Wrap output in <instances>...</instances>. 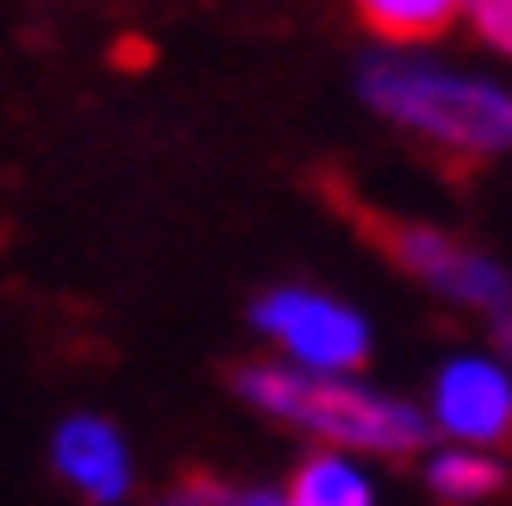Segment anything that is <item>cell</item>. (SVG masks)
I'll use <instances>...</instances> for the list:
<instances>
[{
    "mask_svg": "<svg viewBox=\"0 0 512 506\" xmlns=\"http://www.w3.org/2000/svg\"><path fill=\"white\" fill-rule=\"evenodd\" d=\"M363 100L450 157H506L512 150V94L481 75H456L413 57H369Z\"/></svg>",
    "mask_w": 512,
    "mask_h": 506,
    "instance_id": "cell-1",
    "label": "cell"
},
{
    "mask_svg": "<svg viewBox=\"0 0 512 506\" xmlns=\"http://www.w3.org/2000/svg\"><path fill=\"white\" fill-rule=\"evenodd\" d=\"M232 388L263 407L269 419H288L300 432H313L325 444L344 450H369V457H413L431 438V419H419L406 400L369 394L344 382V375H306V369H275V363H250L232 375Z\"/></svg>",
    "mask_w": 512,
    "mask_h": 506,
    "instance_id": "cell-2",
    "label": "cell"
},
{
    "mask_svg": "<svg viewBox=\"0 0 512 506\" xmlns=\"http://www.w3.org/2000/svg\"><path fill=\"white\" fill-rule=\"evenodd\" d=\"M363 225H369V238L388 250V257L413 275V282H425L431 294H444V300H456V307L481 313L488 325H506L512 319V275L494 257H481L475 244L438 232V225H419V219L363 213Z\"/></svg>",
    "mask_w": 512,
    "mask_h": 506,
    "instance_id": "cell-3",
    "label": "cell"
},
{
    "mask_svg": "<svg viewBox=\"0 0 512 506\" xmlns=\"http://www.w3.org/2000/svg\"><path fill=\"white\" fill-rule=\"evenodd\" d=\"M256 332H269L306 375L363 369V357H369V325L350 307H338L331 294H313V288L263 294L256 300Z\"/></svg>",
    "mask_w": 512,
    "mask_h": 506,
    "instance_id": "cell-4",
    "label": "cell"
},
{
    "mask_svg": "<svg viewBox=\"0 0 512 506\" xmlns=\"http://www.w3.org/2000/svg\"><path fill=\"white\" fill-rule=\"evenodd\" d=\"M431 419L444 425L456 444H512V382L500 363L456 357L438 375L431 394Z\"/></svg>",
    "mask_w": 512,
    "mask_h": 506,
    "instance_id": "cell-5",
    "label": "cell"
},
{
    "mask_svg": "<svg viewBox=\"0 0 512 506\" xmlns=\"http://www.w3.org/2000/svg\"><path fill=\"white\" fill-rule=\"evenodd\" d=\"M50 457H57V475L94 506H119L132 494V457H125V438L113 432L107 419L94 413H75L57 444H50Z\"/></svg>",
    "mask_w": 512,
    "mask_h": 506,
    "instance_id": "cell-6",
    "label": "cell"
},
{
    "mask_svg": "<svg viewBox=\"0 0 512 506\" xmlns=\"http://www.w3.org/2000/svg\"><path fill=\"white\" fill-rule=\"evenodd\" d=\"M356 13L375 38H394V44H419V38H438L450 32V19L463 13L456 0H356Z\"/></svg>",
    "mask_w": 512,
    "mask_h": 506,
    "instance_id": "cell-7",
    "label": "cell"
},
{
    "mask_svg": "<svg viewBox=\"0 0 512 506\" xmlns=\"http://www.w3.org/2000/svg\"><path fill=\"white\" fill-rule=\"evenodd\" d=\"M288 506H375V494H369V482H363V475H356L344 457L319 450V457H306V463L294 469Z\"/></svg>",
    "mask_w": 512,
    "mask_h": 506,
    "instance_id": "cell-8",
    "label": "cell"
},
{
    "mask_svg": "<svg viewBox=\"0 0 512 506\" xmlns=\"http://www.w3.org/2000/svg\"><path fill=\"white\" fill-rule=\"evenodd\" d=\"M425 482H431L438 500L469 506V500H494L506 488V469L494 457H481V450H444V457L425 463Z\"/></svg>",
    "mask_w": 512,
    "mask_h": 506,
    "instance_id": "cell-9",
    "label": "cell"
},
{
    "mask_svg": "<svg viewBox=\"0 0 512 506\" xmlns=\"http://www.w3.org/2000/svg\"><path fill=\"white\" fill-rule=\"evenodd\" d=\"M456 7L469 13V25L494 50H506V57H512V0H456Z\"/></svg>",
    "mask_w": 512,
    "mask_h": 506,
    "instance_id": "cell-10",
    "label": "cell"
},
{
    "mask_svg": "<svg viewBox=\"0 0 512 506\" xmlns=\"http://www.w3.org/2000/svg\"><path fill=\"white\" fill-rule=\"evenodd\" d=\"M157 506H238V488L213 482V475H188V482H175Z\"/></svg>",
    "mask_w": 512,
    "mask_h": 506,
    "instance_id": "cell-11",
    "label": "cell"
},
{
    "mask_svg": "<svg viewBox=\"0 0 512 506\" xmlns=\"http://www.w3.org/2000/svg\"><path fill=\"white\" fill-rule=\"evenodd\" d=\"M238 506H281V494H238Z\"/></svg>",
    "mask_w": 512,
    "mask_h": 506,
    "instance_id": "cell-12",
    "label": "cell"
}]
</instances>
